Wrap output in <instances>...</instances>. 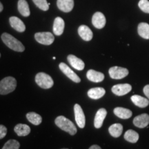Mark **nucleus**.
Wrapping results in <instances>:
<instances>
[{
    "label": "nucleus",
    "instance_id": "20",
    "mask_svg": "<svg viewBox=\"0 0 149 149\" xmlns=\"http://www.w3.org/2000/svg\"><path fill=\"white\" fill-rule=\"evenodd\" d=\"M114 113L117 117H120L121 119H129L132 116L133 113L129 109H125L122 107H117L114 109Z\"/></svg>",
    "mask_w": 149,
    "mask_h": 149
},
{
    "label": "nucleus",
    "instance_id": "15",
    "mask_svg": "<svg viewBox=\"0 0 149 149\" xmlns=\"http://www.w3.org/2000/svg\"><path fill=\"white\" fill-rule=\"evenodd\" d=\"M78 33L81 38L86 42L91 41L93 37L92 31L86 25L80 26L78 29Z\"/></svg>",
    "mask_w": 149,
    "mask_h": 149
},
{
    "label": "nucleus",
    "instance_id": "35",
    "mask_svg": "<svg viewBox=\"0 0 149 149\" xmlns=\"http://www.w3.org/2000/svg\"><path fill=\"white\" fill-rule=\"evenodd\" d=\"M61 149H68V148H61Z\"/></svg>",
    "mask_w": 149,
    "mask_h": 149
},
{
    "label": "nucleus",
    "instance_id": "24",
    "mask_svg": "<svg viewBox=\"0 0 149 149\" xmlns=\"http://www.w3.org/2000/svg\"><path fill=\"white\" fill-rule=\"evenodd\" d=\"M137 31L139 36L142 38L149 40V24L145 22H141L138 25Z\"/></svg>",
    "mask_w": 149,
    "mask_h": 149
},
{
    "label": "nucleus",
    "instance_id": "33",
    "mask_svg": "<svg viewBox=\"0 0 149 149\" xmlns=\"http://www.w3.org/2000/svg\"><path fill=\"white\" fill-rule=\"evenodd\" d=\"M89 149H102L101 147L99 146L98 145H93V146H91Z\"/></svg>",
    "mask_w": 149,
    "mask_h": 149
},
{
    "label": "nucleus",
    "instance_id": "25",
    "mask_svg": "<svg viewBox=\"0 0 149 149\" xmlns=\"http://www.w3.org/2000/svg\"><path fill=\"white\" fill-rule=\"evenodd\" d=\"M109 131L113 137H119L122 133L123 126L121 124H114L110 126Z\"/></svg>",
    "mask_w": 149,
    "mask_h": 149
},
{
    "label": "nucleus",
    "instance_id": "9",
    "mask_svg": "<svg viewBox=\"0 0 149 149\" xmlns=\"http://www.w3.org/2000/svg\"><path fill=\"white\" fill-rule=\"evenodd\" d=\"M112 92L117 96L125 95L132 90V86L128 84H120L112 87Z\"/></svg>",
    "mask_w": 149,
    "mask_h": 149
},
{
    "label": "nucleus",
    "instance_id": "14",
    "mask_svg": "<svg viewBox=\"0 0 149 149\" xmlns=\"http://www.w3.org/2000/svg\"><path fill=\"white\" fill-rule=\"evenodd\" d=\"M65 27V23L64 19L62 18L57 17L54 20L53 24V33L54 34L57 35V36H60L64 33Z\"/></svg>",
    "mask_w": 149,
    "mask_h": 149
},
{
    "label": "nucleus",
    "instance_id": "3",
    "mask_svg": "<svg viewBox=\"0 0 149 149\" xmlns=\"http://www.w3.org/2000/svg\"><path fill=\"white\" fill-rule=\"evenodd\" d=\"M17 81L14 77H7L0 81V95H7L15 90Z\"/></svg>",
    "mask_w": 149,
    "mask_h": 149
},
{
    "label": "nucleus",
    "instance_id": "18",
    "mask_svg": "<svg viewBox=\"0 0 149 149\" xmlns=\"http://www.w3.org/2000/svg\"><path fill=\"white\" fill-rule=\"evenodd\" d=\"M86 77L88 80L93 82H101L104 79V74L102 72H97L95 70H89L86 73Z\"/></svg>",
    "mask_w": 149,
    "mask_h": 149
},
{
    "label": "nucleus",
    "instance_id": "4",
    "mask_svg": "<svg viewBox=\"0 0 149 149\" xmlns=\"http://www.w3.org/2000/svg\"><path fill=\"white\" fill-rule=\"evenodd\" d=\"M35 82L39 86L44 89H48L53 87V79L49 74L45 72H39L35 76Z\"/></svg>",
    "mask_w": 149,
    "mask_h": 149
},
{
    "label": "nucleus",
    "instance_id": "31",
    "mask_svg": "<svg viewBox=\"0 0 149 149\" xmlns=\"http://www.w3.org/2000/svg\"><path fill=\"white\" fill-rule=\"evenodd\" d=\"M7 128L5 126L0 125V139H3L6 135Z\"/></svg>",
    "mask_w": 149,
    "mask_h": 149
},
{
    "label": "nucleus",
    "instance_id": "2",
    "mask_svg": "<svg viewBox=\"0 0 149 149\" xmlns=\"http://www.w3.org/2000/svg\"><path fill=\"white\" fill-rule=\"evenodd\" d=\"M1 40L8 48L15 51L23 52L25 50V47L22 43L8 33H3L1 35Z\"/></svg>",
    "mask_w": 149,
    "mask_h": 149
},
{
    "label": "nucleus",
    "instance_id": "30",
    "mask_svg": "<svg viewBox=\"0 0 149 149\" xmlns=\"http://www.w3.org/2000/svg\"><path fill=\"white\" fill-rule=\"evenodd\" d=\"M139 7L143 12L149 13V1L148 0H140L139 1Z\"/></svg>",
    "mask_w": 149,
    "mask_h": 149
},
{
    "label": "nucleus",
    "instance_id": "6",
    "mask_svg": "<svg viewBox=\"0 0 149 149\" xmlns=\"http://www.w3.org/2000/svg\"><path fill=\"white\" fill-rule=\"evenodd\" d=\"M109 74L110 77L112 79H120L126 77L128 74V70L125 68L119 66H113L111 67L109 69Z\"/></svg>",
    "mask_w": 149,
    "mask_h": 149
},
{
    "label": "nucleus",
    "instance_id": "11",
    "mask_svg": "<svg viewBox=\"0 0 149 149\" xmlns=\"http://www.w3.org/2000/svg\"><path fill=\"white\" fill-rule=\"evenodd\" d=\"M67 59L72 68L77 70H82L84 68V62L81 59L78 58L75 55H69L67 57Z\"/></svg>",
    "mask_w": 149,
    "mask_h": 149
},
{
    "label": "nucleus",
    "instance_id": "19",
    "mask_svg": "<svg viewBox=\"0 0 149 149\" xmlns=\"http://www.w3.org/2000/svg\"><path fill=\"white\" fill-rule=\"evenodd\" d=\"M106 93L105 89L101 87L91 88L88 91V96L93 100H98L102 98Z\"/></svg>",
    "mask_w": 149,
    "mask_h": 149
},
{
    "label": "nucleus",
    "instance_id": "34",
    "mask_svg": "<svg viewBox=\"0 0 149 149\" xmlns=\"http://www.w3.org/2000/svg\"><path fill=\"white\" fill-rule=\"evenodd\" d=\"M3 7L2 3H1V2H0V13H1V11L3 10Z\"/></svg>",
    "mask_w": 149,
    "mask_h": 149
},
{
    "label": "nucleus",
    "instance_id": "8",
    "mask_svg": "<svg viewBox=\"0 0 149 149\" xmlns=\"http://www.w3.org/2000/svg\"><path fill=\"white\" fill-rule=\"evenodd\" d=\"M74 119H75L76 123L79 128H84L86 124V118L84 113L81 107L79 104H76L74 106Z\"/></svg>",
    "mask_w": 149,
    "mask_h": 149
},
{
    "label": "nucleus",
    "instance_id": "16",
    "mask_svg": "<svg viewBox=\"0 0 149 149\" xmlns=\"http://www.w3.org/2000/svg\"><path fill=\"white\" fill-rule=\"evenodd\" d=\"M57 7L59 10L64 13H68L74 7V0H57Z\"/></svg>",
    "mask_w": 149,
    "mask_h": 149
},
{
    "label": "nucleus",
    "instance_id": "12",
    "mask_svg": "<svg viewBox=\"0 0 149 149\" xmlns=\"http://www.w3.org/2000/svg\"><path fill=\"white\" fill-rule=\"evenodd\" d=\"M133 124L135 126L140 128L146 127L149 124V115L144 113L135 117L133 120Z\"/></svg>",
    "mask_w": 149,
    "mask_h": 149
},
{
    "label": "nucleus",
    "instance_id": "22",
    "mask_svg": "<svg viewBox=\"0 0 149 149\" xmlns=\"http://www.w3.org/2000/svg\"><path fill=\"white\" fill-rule=\"evenodd\" d=\"M131 100L135 106L140 108H146L149 104V101L148 99L137 95H135L132 96Z\"/></svg>",
    "mask_w": 149,
    "mask_h": 149
},
{
    "label": "nucleus",
    "instance_id": "29",
    "mask_svg": "<svg viewBox=\"0 0 149 149\" xmlns=\"http://www.w3.org/2000/svg\"><path fill=\"white\" fill-rule=\"evenodd\" d=\"M35 5L41 10L46 11L49 8V5L46 0H33Z\"/></svg>",
    "mask_w": 149,
    "mask_h": 149
},
{
    "label": "nucleus",
    "instance_id": "5",
    "mask_svg": "<svg viewBox=\"0 0 149 149\" xmlns=\"http://www.w3.org/2000/svg\"><path fill=\"white\" fill-rule=\"evenodd\" d=\"M35 38L37 42L44 45H51L55 40L54 35L50 32L37 33L35 35Z\"/></svg>",
    "mask_w": 149,
    "mask_h": 149
},
{
    "label": "nucleus",
    "instance_id": "10",
    "mask_svg": "<svg viewBox=\"0 0 149 149\" xmlns=\"http://www.w3.org/2000/svg\"><path fill=\"white\" fill-rule=\"evenodd\" d=\"M106 22V17L103 13L100 12H97L93 15L92 18V24L96 29H102L105 26Z\"/></svg>",
    "mask_w": 149,
    "mask_h": 149
},
{
    "label": "nucleus",
    "instance_id": "23",
    "mask_svg": "<svg viewBox=\"0 0 149 149\" xmlns=\"http://www.w3.org/2000/svg\"><path fill=\"white\" fill-rule=\"evenodd\" d=\"M18 10L19 13L24 17H29L30 14H31L29 6L26 0H19Z\"/></svg>",
    "mask_w": 149,
    "mask_h": 149
},
{
    "label": "nucleus",
    "instance_id": "32",
    "mask_svg": "<svg viewBox=\"0 0 149 149\" xmlns=\"http://www.w3.org/2000/svg\"><path fill=\"white\" fill-rule=\"evenodd\" d=\"M143 91H144L145 95H146L149 100V84L145 86L144 89H143Z\"/></svg>",
    "mask_w": 149,
    "mask_h": 149
},
{
    "label": "nucleus",
    "instance_id": "17",
    "mask_svg": "<svg viewBox=\"0 0 149 149\" xmlns=\"http://www.w3.org/2000/svg\"><path fill=\"white\" fill-rule=\"evenodd\" d=\"M9 21H10L11 27L17 31V32L22 33L25 31V25H24V22L19 18L17 17H11L9 19Z\"/></svg>",
    "mask_w": 149,
    "mask_h": 149
},
{
    "label": "nucleus",
    "instance_id": "36",
    "mask_svg": "<svg viewBox=\"0 0 149 149\" xmlns=\"http://www.w3.org/2000/svg\"><path fill=\"white\" fill-rule=\"evenodd\" d=\"M0 57H1V54H0Z\"/></svg>",
    "mask_w": 149,
    "mask_h": 149
},
{
    "label": "nucleus",
    "instance_id": "28",
    "mask_svg": "<svg viewBox=\"0 0 149 149\" xmlns=\"http://www.w3.org/2000/svg\"><path fill=\"white\" fill-rule=\"evenodd\" d=\"M20 144L18 141L15 139H10L3 145L2 149H19Z\"/></svg>",
    "mask_w": 149,
    "mask_h": 149
},
{
    "label": "nucleus",
    "instance_id": "1",
    "mask_svg": "<svg viewBox=\"0 0 149 149\" xmlns=\"http://www.w3.org/2000/svg\"><path fill=\"white\" fill-rule=\"evenodd\" d=\"M55 124L57 127L61 128L62 130L67 132L71 135H74L77 133V128L71 121L67 119L64 116H59L55 119Z\"/></svg>",
    "mask_w": 149,
    "mask_h": 149
},
{
    "label": "nucleus",
    "instance_id": "27",
    "mask_svg": "<svg viewBox=\"0 0 149 149\" xmlns=\"http://www.w3.org/2000/svg\"><path fill=\"white\" fill-rule=\"evenodd\" d=\"M124 139L128 142L136 143L139 139V134L133 130H128L124 134Z\"/></svg>",
    "mask_w": 149,
    "mask_h": 149
},
{
    "label": "nucleus",
    "instance_id": "13",
    "mask_svg": "<svg viewBox=\"0 0 149 149\" xmlns=\"http://www.w3.org/2000/svg\"><path fill=\"white\" fill-rule=\"evenodd\" d=\"M107 111L105 109H100L97 112L94 120V126L96 128H100L103 125V122L105 117H107Z\"/></svg>",
    "mask_w": 149,
    "mask_h": 149
},
{
    "label": "nucleus",
    "instance_id": "21",
    "mask_svg": "<svg viewBox=\"0 0 149 149\" xmlns=\"http://www.w3.org/2000/svg\"><path fill=\"white\" fill-rule=\"evenodd\" d=\"M15 132L17 133L18 136H27L31 133V128L26 124H18L15 126L14 128Z\"/></svg>",
    "mask_w": 149,
    "mask_h": 149
},
{
    "label": "nucleus",
    "instance_id": "7",
    "mask_svg": "<svg viewBox=\"0 0 149 149\" xmlns=\"http://www.w3.org/2000/svg\"><path fill=\"white\" fill-rule=\"evenodd\" d=\"M59 68L61 71L72 81L75 83H79L81 81V79L79 77V76L75 72H74L73 70L70 68L69 66H67L65 63H60L59 65Z\"/></svg>",
    "mask_w": 149,
    "mask_h": 149
},
{
    "label": "nucleus",
    "instance_id": "26",
    "mask_svg": "<svg viewBox=\"0 0 149 149\" xmlns=\"http://www.w3.org/2000/svg\"><path fill=\"white\" fill-rule=\"evenodd\" d=\"M26 118L31 124L34 125H40L42 122V117L41 115L37 114L34 112H30V113L26 114Z\"/></svg>",
    "mask_w": 149,
    "mask_h": 149
}]
</instances>
